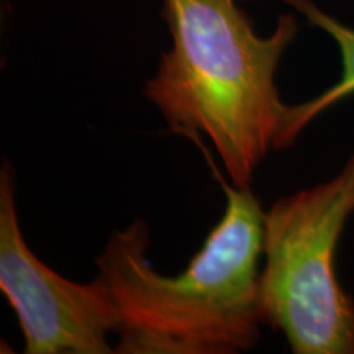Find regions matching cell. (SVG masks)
Masks as SVG:
<instances>
[{"label": "cell", "mask_w": 354, "mask_h": 354, "mask_svg": "<svg viewBox=\"0 0 354 354\" xmlns=\"http://www.w3.org/2000/svg\"><path fill=\"white\" fill-rule=\"evenodd\" d=\"M227 205L184 271L167 276L146 258L149 227L136 218L113 232L95 263L120 312L115 353L236 354L259 342V277L264 210L250 187H234L215 167Z\"/></svg>", "instance_id": "6da1fadb"}, {"label": "cell", "mask_w": 354, "mask_h": 354, "mask_svg": "<svg viewBox=\"0 0 354 354\" xmlns=\"http://www.w3.org/2000/svg\"><path fill=\"white\" fill-rule=\"evenodd\" d=\"M171 48L143 94L167 130L203 135L234 187H250L268 153L276 151L290 105L276 84L277 68L297 37L287 13L269 37L256 32L238 0H162Z\"/></svg>", "instance_id": "7a4b0ae2"}, {"label": "cell", "mask_w": 354, "mask_h": 354, "mask_svg": "<svg viewBox=\"0 0 354 354\" xmlns=\"http://www.w3.org/2000/svg\"><path fill=\"white\" fill-rule=\"evenodd\" d=\"M354 212V153L335 177L279 198L264 215L263 325L295 354H354V300L336 276V248Z\"/></svg>", "instance_id": "3957f363"}, {"label": "cell", "mask_w": 354, "mask_h": 354, "mask_svg": "<svg viewBox=\"0 0 354 354\" xmlns=\"http://www.w3.org/2000/svg\"><path fill=\"white\" fill-rule=\"evenodd\" d=\"M0 290L15 312L25 354H110L120 312L100 276L69 281L26 245L10 162L0 171Z\"/></svg>", "instance_id": "277c9868"}, {"label": "cell", "mask_w": 354, "mask_h": 354, "mask_svg": "<svg viewBox=\"0 0 354 354\" xmlns=\"http://www.w3.org/2000/svg\"><path fill=\"white\" fill-rule=\"evenodd\" d=\"M282 2L289 3L290 7L302 13L310 24L318 26L335 39L342 55V77L335 86L326 88L320 95L299 105H290L276 151L294 145L300 133L315 120L318 115L354 94V28L333 19L310 0H282Z\"/></svg>", "instance_id": "5b68a950"}]
</instances>
